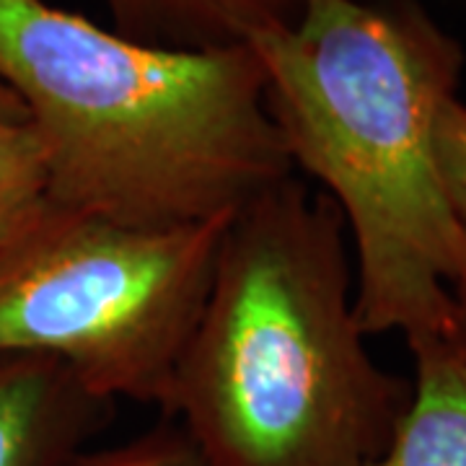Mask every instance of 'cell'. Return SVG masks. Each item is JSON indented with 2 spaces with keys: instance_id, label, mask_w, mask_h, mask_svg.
<instances>
[{
  "instance_id": "6da1fadb",
  "label": "cell",
  "mask_w": 466,
  "mask_h": 466,
  "mask_svg": "<svg viewBox=\"0 0 466 466\" xmlns=\"http://www.w3.org/2000/svg\"><path fill=\"white\" fill-rule=\"evenodd\" d=\"M247 45L290 164L329 189L352 236L360 332L464 342L466 228L433 153L459 42L407 0H303L296 24Z\"/></svg>"
},
{
  "instance_id": "7a4b0ae2",
  "label": "cell",
  "mask_w": 466,
  "mask_h": 466,
  "mask_svg": "<svg viewBox=\"0 0 466 466\" xmlns=\"http://www.w3.org/2000/svg\"><path fill=\"white\" fill-rule=\"evenodd\" d=\"M345 220L293 177L228 220L164 415L208 466H368L412 383L366 350Z\"/></svg>"
},
{
  "instance_id": "3957f363",
  "label": "cell",
  "mask_w": 466,
  "mask_h": 466,
  "mask_svg": "<svg viewBox=\"0 0 466 466\" xmlns=\"http://www.w3.org/2000/svg\"><path fill=\"white\" fill-rule=\"evenodd\" d=\"M0 81L45 143L50 200L122 226L231 218L293 174L249 45L164 50L0 0Z\"/></svg>"
},
{
  "instance_id": "277c9868",
  "label": "cell",
  "mask_w": 466,
  "mask_h": 466,
  "mask_svg": "<svg viewBox=\"0 0 466 466\" xmlns=\"http://www.w3.org/2000/svg\"><path fill=\"white\" fill-rule=\"evenodd\" d=\"M231 218L135 228L47 198L0 247V355H47L164 412Z\"/></svg>"
},
{
  "instance_id": "5b68a950",
  "label": "cell",
  "mask_w": 466,
  "mask_h": 466,
  "mask_svg": "<svg viewBox=\"0 0 466 466\" xmlns=\"http://www.w3.org/2000/svg\"><path fill=\"white\" fill-rule=\"evenodd\" d=\"M115 401L94 394L47 355H0V466H66L112 420Z\"/></svg>"
},
{
  "instance_id": "8992f818",
  "label": "cell",
  "mask_w": 466,
  "mask_h": 466,
  "mask_svg": "<svg viewBox=\"0 0 466 466\" xmlns=\"http://www.w3.org/2000/svg\"><path fill=\"white\" fill-rule=\"evenodd\" d=\"M412 355L410 404L368 466H466V345L428 342Z\"/></svg>"
},
{
  "instance_id": "52a82bcc",
  "label": "cell",
  "mask_w": 466,
  "mask_h": 466,
  "mask_svg": "<svg viewBox=\"0 0 466 466\" xmlns=\"http://www.w3.org/2000/svg\"><path fill=\"white\" fill-rule=\"evenodd\" d=\"M116 34L164 50H223L296 24L303 0H104Z\"/></svg>"
},
{
  "instance_id": "ba28073f",
  "label": "cell",
  "mask_w": 466,
  "mask_h": 466,
  "mask_svg": "<svg viewBox=\"0 0 466 466\" xmlns=\"http://www.w3.org/2000/svg\"><path fill=\"white\" fill-rule=\"evenodd\" d=\"M47 198V150L32 119L0 122V247Z\"/></svg>"
},
{
  "instance_id": "9c48e42d",
  "label": "cell",
  "mask_w": 466,
  "mask_h": 466,
  "mask_svg": "<svg viewBox=\"0 0 466 466\" xmlns=\"http://www.w3.org/2000/svg\"><path fill=\"white\" fill-rule=\"evenodd\" d=\"M66 466H208L179 422H164L115 449L78 451Z\"/></svg>"
},
{
  "instance_id": "30bf717a",
  "label": "cell",
  "mask_w": 466,
  "mask_h": 466,
  "mask_svg": "<svg viewBox=\"0 0 466 466\" xmlns=\"http://www.w3.org/2000/svg\"><path fill=\"white\" fill-rule=\"evenodd\" d=\"M433 153L443 195L466 228V106L459 99H451L435 119Z\"/></svg>"
},
{
  "instance_id": "8fae6325",
  "label": "cell",
  "mask_w": 466,
  "mask_h": 466,
  "mask_svg": "<svg viewBox=\"0 0 466 466\" xmlns=\"http://www.w3.org/2000/svg\"><path fill=\"white\" fill-rule=\"evenodd\" d=\"M0 122H29L24 101L0 81Z\"/></svg>"
},
{
  "instance_id": "7c38bea8",
  "label": "cell",
  "mask_w": 466,
  "mask_h": 466,
  "mask_svg": "<svg viewBox=\"0 0 466 466\" xmlns=\"http://www.w3.org/2000/svg\"><path fill=\"white\" fill-rule=\"evenodd\" d=\"M459 306H461V321H464V345H466V290L461 293V299H459Z\"/></svg>"
}]
</instances>
